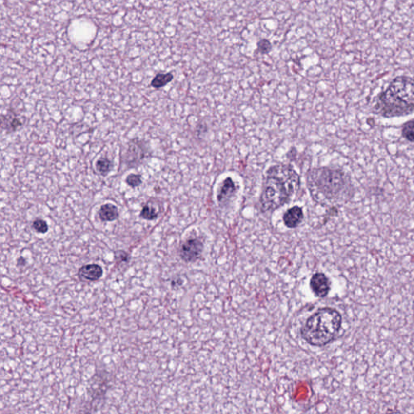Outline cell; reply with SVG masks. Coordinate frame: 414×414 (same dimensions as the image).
<instances>
[{
	"label": "cell",
	"instance_id": "cell-4",
	"mask_svg": "<svg viewBox=\"0 0 414 414\" xmlns=\"http://www.w3.org/2000/svg\"><path fill=\"white\" fill-rule=\"evenodd\" d=\"M341 324L342 317L336 309L320 308L307 319L301 329V336L311 346H326L336 337Z\"/></svg>",
	"mask_w": 414,
	"mask_h": 414
},
{
	"label": "cell",
	"instance_id": "cell-1",
	"mask_svg": "<svg viewBox=\"0 0 414 414\" xmlns=\"http://www.w3.org/2000/svg\"><path fill=\"white\" fill-rule=\"evenodd\" d=\"M307 186L316 203L329 208L348 203L355 194L351 177L338 168L311 169L307 173Z\"/></svg>",
	"mask_w": 414,
	"mask_h": 414
},
{
	"label": "cell",
	"instance_id": "cell-6",
	"mask_svg": "<svg viewBox=\"0 0 414 414\" xmlns=\"http://www.w3.org/2000/svg\"><path fill=\"white\" fill-rule=\"evenodd\" d=\"M237 194V186L231 177H227L223 180L218 189L217 194V201L218 206L224 208L229 205Z\"/></svg>",
	"mask_w": 414,
	"mask_h": 414
},
{
	"label": "cell",
	"instance_id": "cell-8",
	"mask_svg": "<svg viewBox=\"0 0 414 414\" xmlns=\"http://www.w3.org/2000/svg\"><path fill=\"white\" fill-rule=\"evenodd\" d=\"M78 276L83 282H96L103 276V269L97 264H88L79 270Z\"/></svg>",
	"mask_w": 414,
	"mask_h": 414
},
{
	"label": "cell",
	"instance_id": "cell-7",
	"mask_svg": "<svg viewBox=\"0 0 414 414\" xmlns=\"http://www.w3.org/2000/svg\"><path fill=\"white\" fill-rule=\"evenodd\" d=\"M310 287L315 296L324 298L330 291V281L323 273H315L311 278Z\"/></svg>",
	"mask_w": 414,
	"mask_h": 414
},
{
	"label": "cell",
	"instance_id": "cell-5",
	"mask_svg": "<svg viewBox=\"0 0 414 414\" xmlns=\"http://www.w3.org/2000/svg\"><path fill=\"white\" fill-rule=\"evenodd\" d=\"M203 249V243L201 240L197 238H192L180 245L179 255L185 262H195L201 256Z\"/></svg>",
	"mask_w": 414,
	"mask_h": 414
},
{
	"label": "cell",
	"instance_id": "cell-16",
	"mask_svg": "<svg viewBox=\"0 0 414 414\" xmlns=\"http://www.w3.org/2000/svg\"><path fill=\"white\" fill-rule=\"evenodd\" d=\"M32 227L35 232L40 233V234H45L49 230V226H48L47 223L45 220L40 219V218H37L33 221Z\"/></svg>",
	"mask_w": 414,
	"mask_h": 414
},
{
	"label": "cell",
	"instance_id": "cell-15",
	"mask_svg": "<svg viewBox=\"0 0 414 414\" xmlns=\"http://www.w3.org/2000/svg\"><path fill=\"white\" fill-rule=\"evenodd\" d=\"M96 168L99 174H101L102 176H106L111 170V161L107 158H101L99 160H97Z\"/></svg>",
	"mask_w": 414,
	"mask_h": 414
},
{
	"label": "cell",
	"instance_id": "cell-13",
	"mask_svg": "<svg viewBox=\"0 0 414 414\" xmlns=\"http://www.w3.org/2000/svg\"><path fill=\"white\" fill-rule=\"evenodd\" d=\"M158 216H159V213L157 212V210L149 205H145L140 212V217L145 220H155L158 218Z\"/></svg>",
	"mask_w": 414,
	"mask_h": 414
},
{
	"label": "cell",
	"instance_id": "cell-17",
	"mask_svg": "<svg viewBox=\"0 0 414 414\" xmlns=\"http://www.w3.org/2000/svg\"><path fill=\"white\" fill-rule=\"evenodd\" d=\"M126 182L129 186L136 188L142 184V176L139 174H130L126 179Z\"/></svg>",
	"mask_w": 414,
	"mask_h": 414
},
{
	"label": "cell",
	"instance_id": "cell-2",
	"mask_svg": "<svg viewBox=\"0 0 414 414\" xmlns=\"http://www.w3.org/2000/svg\"><path fill=\"white\" fill-rule=\"evenodd\" d=\"M300 177L290 164L268 168L263 180L258 206L262 213L273 212L288 203L300 188Z\"/></svg>",
	"mask_w": 414,
	"mask_h": 414
},
{
	"label": "cell",
	"instance_id": "cell-3",
	"mask_svg": "<svg viewBox=\"0 0 414 414\" xmlns=\"http://www.w3.org/2000/svg\"><path fill=\"white\" fill-rule=\"evenodd\" d=\"M373 110L377 115L393 118L410 115L414 112V79L397 76L388 88L379 93Z\"/></svg>",
	"mask_w": 414,
	"mask_h": 414
},
{
	"label": "cell",
	"instance_id": "cell-11",
	"mask_svg": "<svg viewBox=\"0 0 414 414\" xmlns=\"http://www.w3.org/2000/svg\"><path fill=\"white\" fill-rule=\"evenodd\" d=\"M128 150H130L131 152H134V154L126 156V163L128 164H137V160H136L135 155L137 156L138 159L140 163H141V161L145 157L144 147H142L141 142H138V141H135V140L131 141L130 145H129V147H128Z\"/></svg>",
	"mask_w": 414,
	"mask_h": 414
},
{
	"label": "cell",
	"instance_id": "cell-18",
	"mask_svg": "<svg viewBox=\"0 0 414 414\" xmlns=\"http://www.w3.org/2000/svg\"><path fill=\"white\" fill-rule=\"evenodd\" d=\"M257 50L262 54H268L272 50V44L267 39H262L257 43Z\"/></svg>",
	"mask_w": 414,
	"mask_h": 414
},
{
	"label": "cell",
	"instance_id": "cell-10",
	"mask_svg": "<svg viewBox=\"0 0 414 414\" xmlns=\"http://www.w3.org/2000/svg\"><path fill=\"white\" fill-rule=\"evenodd\" d=\"M98 217L102 222H113L118 218V209L113 204H104L98 211Z\"/></svg>",
	"mask_w": 414,
	"mask_h": 414
},
{
	"label": "cell",
	"instance_id": "cell-19",
	"mask_svg": "<svg viewBox=\"0 0 414 414\" xmlns=\"http://www.w3.org/2000/svg\"><path fill=\"white\" fill-rule=\"evenodd\" d=\"M114 258H115V260L117 261L127 262L129 259H130V256H129V254L126 252L122 251V250H118V251L115 252Z\"/></svg>",
	"mask_w": 414,
	"mask_h": 414
},
{
	"label": "cell",
	"instance_id": "cell-20",
	"mask_svg": "<svg viewBox=\"0 0 414 414\" xmlns=\"http://www.w3.org/2000/svg\"><path fill=\"white\" fill-rule=\"evenodd\" d=\"M7 117V118L10 120L9 126H8V127H7V129L10 128V130H11V131H15V130H17L20 126H22L21 121H20L19 119L17 118H15V117Z\"/></svg>",
	"mask_w": 414,
	"mask_h": 414
},
{
	"label": "cell",
	"instance_id": "cell-9",
	"mask_svg": "<svg viewBox=\"0 0 414 414\" xmlns=\"http://www.w3.org/2000/svg\"><path fill=\"white\" fill-rule=\"evenodd\" d=\"M303 218H304V214H303V209L301 208L300 206H295L288 209L285 212L282 217V220L286 227L293 229L301 224V223L303 222Z\"/></svg>",
	"mask_w": 414,
	"mask_h": 414
},
{
	"label": "cell",
	"instance_id": "cell-14",
	"mask_svg": "<svg viewBox=\"0 0 414 414\" xmlns=\"http://www.w3.org/2000/svg\"><path fill=\"white\" fill-rule=\"evenodd\" d=\"M403 137L410 142H414V120L404 124L401 130Z\"/></svg>",
	"mask_w": 414,
	"mask_h": 414
},
{
	"label": "cell",
	"instance_id": "cell-12",
	"mask_svg": "<svg viewBox=\"0 0 414 414\" xmlns=\"http://www.w3.org/2000/svg\"><path fill=\"white\" fill-rule=\"evenodd\" d=\"M173 79V75L172 73H159L155 76L152 79L151 85L156 89L163 88L168 83L172 82Z\"/></svg>",
	"mask_w": 414,
	"mask_h": 414
}]
</instances>
